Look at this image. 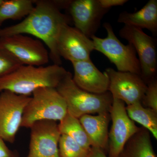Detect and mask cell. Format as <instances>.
<instances>
[{
  "mask_svg": "<svg viewBox=\"0 0 157 157\" xmlns=\"http://www.w3.org/2000/svg\"><path fill=\"white\" fill-rule=\"evenodd\" d=\"M70 16L63 14L55 1H35L32 12L22 21L14 25L0 28V38L13 35L28 34L41 40L48 47L50 59L60 66L61 58L57 49V42L61 29L70 24Z\"/></svg>",
  "mask_w": 157,
  "mask_h": 157,
  "instance_id": "6da1fadb",
  "label": "cell"
},
{
  "mask_svg": "<svg viewBox=\"0 0 157 157\" xmlns=\"http://www.w3.org/2000/svg\"><path fill=\"white\" fill-rule=\"evenodd\" d=\"M67 72L65 68L55 64L46 67L22 65L0 78V93L9 91L30 97L40 88H56Z\"/></svg>",
  "mask_w": 157,
  "mask_h": 157,
  "instance_id": "7a4b0ae2",
  "label": "cell"
},
{
  "mask_svg": "<svg viewBox=\"0 0 157 157\" xmlns=\"http://www.w3.org/2000/svg\"><path fill=\"white\" fill-rule=\"evenodd\" d=\"M56 89L66 102L68 113L77 118L86 114L109 113L112 106L113 98L109 92L95 94L81 89L68 71Z\"/></svg>",
  "mask_w": 157,
  "mask_h": 157,
  "instance_id": "3957f363",
  "label": "cell"
},
{
  "mask_svg": "<svg viewBox=\"0 0 157 157\" xmlns=\"http://www.w3.org/2000/svg\"><path fill=\"white\" fill-rule=\"evenodd\" d=\"M23 116L21 127L30 128L40 121H62L67 113V104L56 88L42 87L33 93Z\"/></svg>",
  "mask_w": 157,
  "mask_h": 157,
  "instance_id": "277c9868",
  "label": "cell"
},
{
  "mask_svg": "<svg viewBox=\"0 0 157 157\" xmlns=\"http://www.w3.org/2000/svg\"><path fill=\"white\" fill-rule=\"evenodd\" d=\"M104 27L107 33L105 38L95 35L91 37L94 46V50L99 52L114 64L117 71L130 72L141 75L140 62L134 46L128 43L127 45L120 41L116 36L112 25L105 22Z\"/></svg>",
  "mask_w": 157,
  "mask_h": 157,
  "instance_id": "5b68a950",
  "label": "cell"
},
{
  "mask_svg": "<svg viewBox=\"0 0 157 157\" xmlns=\"http://www.w3.org/2000/svg\"><path fill=\"white\" fill-rule=\"evenodd\" d=\"M119 35L132 44L138 54L141 76L147 84L156 79L157 50L156 39L144 33L142 29L124 25Z\"/></svg>",
  "mask_w": 157,
  "mask_h": 157,
  "instance_id": "8992f818",
  "label": "cell"
},
{
  "mask_svg": "<svg viewBox=\"0 0 157 157\" xmlns=\"http://www.w3.org/2000/svg\"><path fill=\"white\" fill-rule=\"evenodd\" d=\"M30 98L9 91L0 93V137L5 141L11 144L15 141Z\"/></svg>",
  "mask_w": 157,
  "mask_h": 157,
  "instance_id": "52a82bcc",
  "label": "cell"
},
{
  "mask_svg": "<svg viewBox=\"0 0 157 157\" xmlns=\"http://www.w3.org/2000/svg\"><path fill=\"white\" fill-rule=\"evenodd\" d=\"M0 45L22 65L40 67L49 62L48 52L39 39L18 34L0 38Z\"/></svg>",
  "mask_w": 157,
  "mask_h": 157,
  "instance_id": "ba28073f",
  "label": "cell"
},
{
  "mask_svg": "<svg viewBox=\"0 0 157 157\" xmlns=\"http://www.w3.org/2000/svg\"><path fill=\"white\" fill-rule=\"evenodd\" d=\"M124 103L113 98L109 111L112 126L108 135V157H119L129 139L139 128L129 117Z\"/></svg>",
  "mask_w": 157,
  "mask_h": 157,
  "instance_id": "9c48e42d",
  "label": "cell"
},
{
  "mask_svg": "<svg viewBox=\"0 0 157 157\" xmlns=\"http://www.w3.org/2000/svg\"><path fill=\"white\" fill-rule=\"evenodd\" d=\"M105 72L109 78L108 91L113 98L128 105L141 103L147 86L140 75L116 71L111 67L106 68Z\"/></svg>",
  "mask_w": 157,
  "mask_h": 157,
  "instance_id": "30bf717a",
  "label": "cell"
},
{
  "mask_svg": "<svg viewBox=\"0 0 157 157\" xmlns=\"http://www.w3.org/2000/svg\"><path fill=\"white\" fill-rule=\"evenodd\" d=\"M30 128V140L26 157H60L59 141L61 134L56 121H39Z\"/></svg>",
  "mask_w": 157,
  "mask_h": 157,
  "instance_id": "8fae6325",
  "label": "cell"
},
{
  "mask_svg": "<svg viewBox=\"0 0 157 157\" xmlns=\"http://www.w3.org/2000/svg\"><path fill=\"white\" fill-rule=\"evenodd\" d=\"M59 56L71 62L90 59V56L94 50L93 40L74 27L65 25L62 27L57 42Z\"/></svg>",
  "mask_w": 157,
  "mask_h": 157,
  "instance_id": "7c38bea8",
  "label": "cell"
},
{
  "mask_svg": "<svg viewBox=\"0 0 157 157\" xmlns=\"http://www.w3.org/2000/svg\"><path fill=\"white\" fill-rule=\"evenodd\" d=\"M67 9L75 27L90 39L100 27L109 9L101 7L99 0L70 1Z\"/></svg>",
  "mask_w": 157,
  "mask_h": 157,
  "instance_id": "4fadbf2b",
  "label": "cell"
},
{
  "mask_svg": "<svg viewBox=\"0 0 157 157\" xmlns=\"http://www.w3.org/2000/svg\"><path fill=\"white\" fill-rule=\"evenodd\" d=\"M72 64L74 70L73 79L78 87L93 94L108 91L109 77L105 72L103 73L98 70L91 59Z\"/></svg>",
  "mask_w": 157,
  "mask_h": 157,
  "instance_id": "5bb4252c",
  "label": "cell"
},
{
  "mask_svg": "<svg viewBox=\"0 0 157 157\" xmlns=\"http://www.w3.org/2000/svg\"><path fill=\"white\" fill-rule=\"evenodd\" d=\"M78 119L86 132L91 147L103 151L108 149V126L110 120L109 113L96 116L86 114Z\"/></svg>",
  "mask_w": 157,
  "mask_h": 157,
  "instance_id": "9a60e30c",
  "label": "cell"
},
{
  "mask_svg": "<svg viewBox=\"0 0 157 157\" xmlns=\"http://www.w3.org/2000/svg\"><path fill=\"white\" fill-rule=\"evenodd\" d=\"M117 22L140 29H146L155 36L157 35V1L150 0L142 9L134 13L121 12Z\"/></svg>",
  "mask_w": 157,
  "mask_h": 157,
  "instance_id": "2e32d148",
  "label": "cell"
},
{
  "mask_svg": "<svg viewBox=\"0 0 157 157\" xmlns=\"http://www.w3.org/2000/svg\"><path fill=\"white\" fill-rule=\"evenodd\" d=\"M119 157H157L148 130L139 128L127 141Z\"/></svg>",
  "mask_w": 157,
  "mask_h": 157,
  "instance_id": "e0dca14e",
  "label": "cell"
},
{
  "mask_svg": "<svg viewBox=\"0 0 157 157\" xmlns=\"http://www.w3.org/2000/svg\"><path fill=\"white\" fill-rule=\"evenodd\" d=\"M35 7L33 0H4L0 5V26L9 20L25 18Z\"/></svg>",
  "mask_w": 157,
  "mask_h": 157,
  "instance_id": "ac0fdd59",
  "label": "cell"
},
{
  "mask_svg": "<svg viewBox=\"0 0 157 157\" xmlns=\"http://www.w3.org/2000/svg\"><path fill=\"white\" fill-rule=\"evenodd\" d=\"M126 109L129 117L132 121L140 124L157 139V112L144 107L140 102L128 105Z\"/></svg>",
  "mask_w": 157,
  "mask_h": 157,
  "instance_id": "d6986e66",
  "label": "cell"
},
{
  "mask_svg": "<svg viewBox=\"0 0 157 157\" xmlns=\"http://www.w3.org/2000/svg\"><path fill=\"white\" fill-rule=\"evenodd\" d=\"M59 129L61 135L70 136L85 149L90 151L91 146L86 132L79 119L68 113L59 121Z\"/></svg>",
  "mask_w": 157,
  "mask_h": 157,
  "instance_id": "ffe728a7",
  "label": "cell"
},
{
  "mask_svg": "<svg viewBox=\"0 0 157 157\" xmlns=\"http://www.w3.org/2000/svg\"><path fill=\"white\" fill-rule=\"evenodd\" d=\"M60 157H87L90 151L82 147L70 136L61 135L59 141Z\"/></svg>",
  "mask_w": 157,
  "mask_h": 157,
  "instance_id": "44dd1931",
  "label": "cell"
},
{
  "mask_svg": "<svg viewBox=\"0 0 157 157\" xmlns=\"http://www.w3.org/2000/svg\"><path fill=\"white\" fill-rule=\"evenodd\" d=\"M21 65L8 51L0 45V78L12 73Z\"/></svg>",
  "mask_w": 157,
  "mask_h": 157,
  "instance_id": "7402d4cb",
  "label": "cell"
},
{
  "mask_svg": "<svg viewBox=\"0 0 157 157\" xmlns=\"http://www.w3.org/2000/svg\"><path fill=\"white\" fill-rule=\"evenodd\" d=\"M147 89L144 96L141 104L146 107L150 108L157 112V79L149 82Z\"/></svg>",
  "mask_w": 157,
  "mask_h": 157,
  "instance_id": "603a6c76",
  "label": "cell"
},
{
  "mask_svg": "<svg viewBox=\"0 0 157 157\" xmlns=\"http://www.w3.org/2000/svg\"><path fill=\"white\" fill-rule=\"evenodd\" d=\"M0 157H19L17 151H12L8 147L5 140L0 137Z\"/></svg>",
  "mask_w": 157,
  "mask_h": 157,
  "instance_id": "cb8c5ba5",
  "label": "cell"
},
{
  "mask_svg": "<svg viewBox=\"0 0 157 157\" xmlns=\"http://www.w3.org/2000/svg\"><path fill=\"white\" fill-rule=\"evenodd\" d=\"M101 7L105 9H110L114 6H122L128 2V0H99Z\"/></svg>",
  "mask_w": 157,
  "mask_h": 157,
  "instance_id": "d4e9b609",
  "label": "cell"
},
{
  "mask_svg": "<svg viewBox=\"0 0 157 157\" xmlns=\"http://www.w3.org/2000/svg\"><path fill=\"white\" fill-rule=\"evenodd\" d=\"M87 157H108L104 151L97 147H91Z\"/></svg>",
  "mask_w": 157,
  "mask_h": 157,
  "instance_id": "484cf974",
  "label": "cell"
},
{
  "mask_svg": "<svg viewBox=\"0 0 157 157\" xmlns=\"http://www.w3.org/2000/svg\"><path fill=\"white\" fill-rule=\"evenodd\" d=\"M4 0H0V5L3 3V2H4Z\"/></svg>",
  "mask_w": 157,
  "mask_h": 157,
  "instance_id": "4316f807",
  "label": "cell"
}]
</instances>
